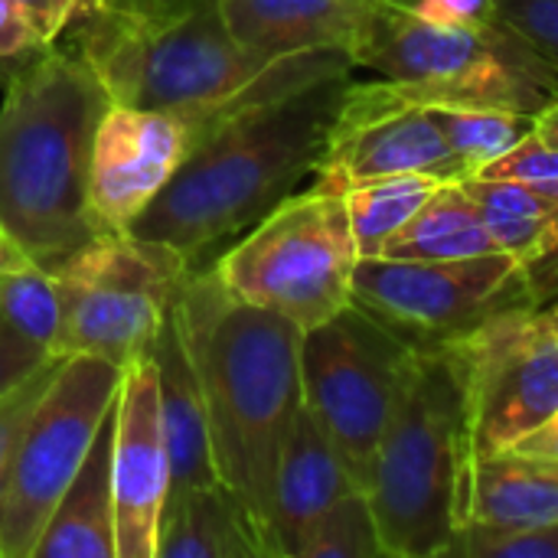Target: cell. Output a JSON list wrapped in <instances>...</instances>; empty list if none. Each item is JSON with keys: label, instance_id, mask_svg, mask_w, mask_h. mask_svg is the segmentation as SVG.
<instances>
[{"label": "cell", "instance_id": "cell-1", "mask_svg": "<svg viewBox=\"0 0 558 558\" xmlns=\"http://www.w3.org/2000/svg\"><path fill=\"white\" fill-rule=\"evenodd\" d=\"M59 39L88 62L108 101L170 111L196 141L248 105L356 69L330 49L258 56L232 36L219 0H78Z\"/></svg>", "mask_w": 558, "mask_h": 558}, {"label": "cell", "instance_id": "cell-2", "mask_svg": "<svg viewBox=\"0 0 558 558\" xmlns=\"http://www.w3.org/2000/svg\"><path fill=\"white\" fill-rule=\"evenodd\" d=\"M173 311L203 389L216 474L245 507L265 553L275 468L304 405V330L235 298L213 265L190 268Z\"/></svg>", "mask_w": 558, "mask_h": 558}, {"label": "cell", "instance_id": "cell-3", "mask_svg": "<svg viewBox=\"0 0 558 558\" xmlns=\"http://www.w3.org/2000/svg\"><path fill=\"white\" fill-rule=\"evenodd\" d=\"M350 82L353 69H343L226 118L196 141L131 235L163 242L196 268L317 170Z\"/></svg>", "mask_w": 558, "mask_h": 558}, {"label": "cell", "instance_id": "cell-4", "mask_svg": "<svg viewBox=\"0 0 558 558\" xmlns=\"http://www.w3.org/2000/svg\"><path fill=\"white\" fill-rule=\"evenodd\" d=\"M0 229L39 268L98 239L88 170L108 92L62 39L0 75Z\"/></svg>", "mask_w": 558, "mask_h": 558}, {"label": "cell", "instance_id": "cell-5", "mask_svg": "<svg viewBox=\"0 0 558 558\" xmlns=\"http://www.w3.org/2000/svg\"><path fill=\"white\" fill-rule=\"evenodd\" d=\"M471 474L461 356L451 343L418 350L363 487L386 558L454 556L468 526Z\"/></svg>", "mask_w": 558, "mask_h": 558}, {"label": "cell", "instance_id": "cell-6", "mask_svg": "<svg viewBox=\"0 0 558 558\" xmlns=\"http://www.w3.org/2000/svg\"><path fill=\"white\" fill-rule=\"evenodd\" d=\"M356 69H373L422 105L504 108L539 114L558 95L553 65L504 20L435 23L379 3L353 52Z\"/></svg>", "mask_w": 558, "mask_h": 558}, {"label": "cell", "instance_id": "cell-7", "mask_svg": "<svg viewBox=\"0 0 558 558\" xmlns=\"http://www.w3.org/2000/svg\"><path fill=\"white\" fill-rule=\"evenodd\" d=\"M356 265L360 248L343 193L314 183L245 229L213 271L245 304L311 330L353 304Z\"/></svg>", "mask_w": 558, "mask_h": 558}, {"label": "cell", "instance_id": "cell-8", "mask_svg": "<svg viewBox=\"0 0 558 558\" xmlns=\"http://www.w3.org/2000/svg\"><path fill=\"white\" fill-rule=\"evenodd\" d=\"M415 353L409 340L356 301L301 337L304 409L333 441L360 487H366Z\"/></svg>", "mask_w": 558, "mask_h": 558}, {"label": "cell", "instance_id": "cell-9", "mask_svg": "<svg viewBox=\"0 0 558 558\" xmlns=\"http://www.w3.org/2000/svg\"><path fill=\"white\" fill-rule=\"evenodd\" d=\"M190 258L150 239L98 235L52 271L65 294L59 356H101L134 363L167 320Z\"/></svg>", "mask_w": 558, "mask_h": 558}, {"label": "cell", "instance_id": "cell-10", "mask_svg": "<svg viewBox=\"0 0 558 558\" xmlns=\"http://www.w3.org/2000/svg\"><path fill=\"white\" fill-rule=\"evenodd\" d=\"M124 366L101 356H65L46 386L13 461L0 504V558H33L65 487L85 464L114 412Z\"/></svg>", "mask_w": 558, "mask_h": 558}, {"label": "cell", "instance_id": "cell-11", "mask_svg": "<svg viewBox=\"0 0 558 558\" xmlns=\"http://www.w3.org/2000/svg\"><path fill=\"white\" fill-rule=\"evenodd\" d=\"M353 301L415 350L458 343L504 311L539 307L530 278L507 252L451 262L360 258Z\"/></svg>", "mask_w": 558, "mask_h": 558}, {"label": "cell", "instance_id": "cell-12", "mask_svg": "<svg viewBox=\"0 0 558 558\" xmlns=\"http://www.w3.org/2000/svg\"><path fill=\"white\" fill-rule=\"evenodd\" d=\"M464 369L474 461L510 451L558 409V330L543 307H513L451 343Z\"/></svg>", "mask_w": 558, "mask_h": 558}, {"label": "cell", "instance_id": "cell-13", "mask_svg": "<svg viewBox=\"0 0 558 558\" xmlns=\"http://www.w3.org/2000/svg\"><path fill=\"white\" fill-rule=\"evenodd\" d=\"M396 173H425L445 183L468 180L428 105L386 78L350 82L314 177L320 186L343 193L353 183Z\"/></svg>", "mask_w": 558, "mask_h": 558}, {"label": "cell", "instance_id": "cell-14", "mask_svg": "<svg viewBox=\"0 0 558 558\" xmlns=\"http://www.w3.org/2000/svg\"><path fill=\"white\" fill-rule=\"evenodd\" d=\"M196 144L193 128L154 108L108 101L88 170V209L98 235H124L167 190Z\"/></svg>", "mask_w": 558, "mask_h": 558}, {"label": "cell", "instance_id": "cell-15", "mask_svg": "<svg viewBox=\"0 0 558 558\" xmlns=\"http://www.w3.org/2000/svg\"><path fill=\"white\" fill-rule=\"evenodd\" d=\"M114 546L118 558H157V536L170 497V451L163 438L157 373L147 350L124 366L111 435Z\"/></svg>", "mask_w": 558, "mask_h": 558}, {"label": "cell", "instance_id": "cell-16", "mask_svg": "<svg viewBox=\"0 0 558 558\" xmlns=\"http://www.w3.org/2000/svg\"><path fill=\"white\" fill-rule=\"evenodd\" d=\"M356 487L360 484L353 481L333 441L301 405L275 468L271 513H268V536H265L268 558H294L304 530L333 500H340Z\"/></svg>", "mask_w": 558, "mask_h": 558}, {"label": "cell", "instance_id": "cell-17", "mask_svg": "<svg viewBox=\"0 0 558 558\" xmlns=\"http://www.w3.org/2000/svg\"><path fill=\"white\" fill-rule=\"evenodd\" d=\"M383 0H219L232 36L268 59L347 52L353 59Z\"/></svg>", "mask_w": 558, "mask_h": 558}, {"label": "cell", "instance_id": "cell-18", "mask_svg": "<svg viewBox=\"0 0 558 558\" xmlns=\"http://www.w3.org/2000/svg\"><path fill=\"white\" fill-rule=\"evenodd\" d=\"M147 356L157 373V399H160L163 438L170 451V494L222 484L216 474L203 389L173 307L160 324L157 337L150 340Z\"/></svg>", "mask_w": 558, "mask_h": 558}, {"label": "cell", "instance_id": "cell-19", "mask_svg": "<svg viewBox=\"0 0 558 558\" xmlns=\"http://www.w3.org/2000/svg\"><path fill=\"white\" fill-rule=\"evenodd\" d=\"M474 193L500 252L513 255L530 278L539 307L558 298V199L520 180L471 177Z\"/></svg>", "mask_w": 558, "mask_h": 558}, {"label": "cell", "instance_id": "cell-20", "mask_svg": "<svg viewBox=\"0 0 558 558\" xmlns=\"http://www.w3.org/2000/svg\"><path fill=\"white\" fill-rule=\"evenodd\" d=\"M114 412L98 432L85 464L65 487L33 558H118L114 546V484H111Z\"/></svg>", "mask_w": 558, "mask_h": 558}, {"label": "cell", "instance_id": "cell-21", "mask_svg": "<svg viewBox=\"0 0 558 558\" xmlns=\"http://www.w3.org/2000/svg\"><path fill=\"white\" fill-rule=\"evenodd\" d=\"M558 520V461L500 451L474 461L468 523L523 530Z\"/></svg>", "mask_w": 558, "mask_h": 558}, {"label": "cell", "instance_id": "cell-22", "mask_svg": "<svg viewBox=\"0 0 558 558\" xmlns=\"http://www.w3.org/2000/svg\"><path fill=\"white\" fill-rule=\"evenodd\" d=\"M157 558H265L245 507L226 484L170 494Z\"/></svg>", "mask_w": 558, "mask_h": 558}, {"label": "cell", "instance_id": "cell-23", "mask_svg": "<svg viewBox=\"0 0 558 558\" xmlns=\"http://www.w3.org/2000/svg\"><path fill=\"white\" fill-rule=\"evenodd\" d=\"M500 252L474 193L464 180L441 183L422 209L383 245L376 258L399 262H451Z\"/></svg>", "mask_w": 558, "mask_h": 558}, {"label": "cell", "instance_id": "cell-24", "mask_svg": "<svg viewBox=\"0 0 558 558\" xmlns=\"http://www.w3.org/2000/svg\"><path fill=\"white\" fill-rule=\"evenodd\" d=\"M441 183L445 180L425 173H396V177H379L347 186L343 199H347L360 258H376L383 245L422 209V203Z\"/></svg>", "mask_w": 558, "mask_h": 558}, {"label": "cell", "instance_id": "cell-25", "mask_svg": "<svg viewBox=\"0 0 558 558\" xmlns=\"http://www.w3.org/2000/svg\"><path fill=\"white\" fill-rule=\"evenodd\" d=\"M428 114L441 128L458 163L468 170V180L494 160L507 157L526 137H533V114H517L504 108L428 105Z\"/></svg>", "mask_w": 558, "mask_h": 558}, {"label": "cell", "instance_id": "cell-26", "mask_svg": "<svg viewBox=\"0 0 558 558\" xmlns=\"http://www.w3.org/2000/svg\"><path fill=\"white\" fill-rule=\"evenodd\" d=\"M0 314L46 353L59 356V333L65 314V294L52 268H20L0 275Z\"/></svg>", "mask_w": 558, "mask_h": 558}, {"label": "cell", "instance_id": "cell-27", "mask_svg": "<svg viewBox=\"0 0 558 558\" xmlns=\"http://www.w3.org/2000/svg\"><path fill=\"white\" fill-rule=\"evenodd\" d=\"M294 558H386L379 523L363 487L333 500L301 536Z\"/></svg>", "mask_w": 558, "mask_h": 558}, {"label": "cell", "instance_id": "cell-28", "mask_svg": "<svg viewBox=\"0 0 558 558\" xmlns=\"http://www.w3.org/2000/svg\"><path fill=\"white\" fill-rule=\"evenodd\" d=\"M464 558H558V520L523 526V530H490L468 523L458 539Z\"/></svg>", "mask_w": 558, "mask_h": 558}, {"label": "cell", "instance_id": "cell-29", "mask_svg": "<svg viewBox=\"0 0 558 558\" xmlns=\"http://www.w3.org/2000/svg\"><path fill=\"white\" fill-rule=\"evenodd\" d=\"M65 356H52L46 360L33 376H26L16 389H10L3 399H0V504H3V494H7V484H10V471H13V461H16V451H20V441H23V432L46 392V386L52 383L56 369L62 366Z\"/></svg>", "mask_w": 558, "mask_h": 558}, {"label": "cell", "instance_id": "cell-30", "mask_svg": "<svg viewBox=\"0 0 558 558\" xmlns=\"http://www.w3.org/2000/svg\"><path fill=\"white\" fill-rule=\"evenodd\" d=\"M477 177H500V180H520L530 183L558 199V150L543 144L539 137H526L520 147H513L507 157L484 167Z\"/></svg>", "mask_w": 558, "mask_h": 558}, {"label": "cell", "instance_id": "cell-31", "mask_svg": "<svg viewBox=\"0 0 558 558\" xmlns=\"http://www.w3.org/2000/svg\"><path fill=\"white\" fill-rule=\"evenodd\" d=\"M500 20L513 26L558 75V0H500Z\"/></svg>", "mask_w": 558, "mask_h": 558}, {"label": "cell", "instance_id": "cell-32", "mask_svg": "<svg viewBox=\"0 0 558 558\" xmlns=\"http://www.w3.org/2000/svg\"><path fill=\"white\" fill-rule=\"evenodd\" d=\"M52 353H46L39 343L23 337L3 314H0V399L16 389L26 376H33Z\"/></svg>", "mask_w": 558, "mask_h": 558}, {"label": "cell", "instance_id": "cell-33", "mask_svg": "<svg viewBox=\"0 0 558 558\" xmlns=\"http://www.w3.org/2000/svg\"><path fill=\"white\" fill-rule=\"evenodd\" d=\"M43 46L49 43L36 33V26L16 7V0H0V75L36 56Z\"/></svg>", "mask_w": 558, "mask_h": 558}, {"label": "cell", "instance_id": "cell-34", "mask_svg": "<svg viewBox=\"0 0 558 558\" xmlns=\"http://www.w3.org/2000/svg\"><path fill=\"white\" fill-rule=\"evenodd\" d=\"M418 13L435 23H490L500 20V0H422Z\"/></svg>", "mask_w": 558, "mask_h": 558}, {"label": "cell", "instance_id": "cell-35", "mask_svg": "<svg viewBox=\"0 0 558 558\" xmlns=\"http://www.w3.org/2000/svg\"><path fill=\"white\" fill-rule=\"evenodd\" d=\"M16 7L26 13V20L36 26V33L46 43H56L62 36V29L69 26L78 0H16Z\"/></svg>", "mask_w": 558, "mask_h": 558}, {"label": "cell", "instance_id": "cell-36", "mask_svg": "<svg viewBox=\"0 0 558 558\" xmlns=\"http://www.w3.org/2000/svg\"><path fill=\"white\" fill-rule=\"evenodd\" d=\"M510 451H520V454H533V458H553L558 461V409L543 422L536 425L526 438H520Z\"/></svg>", "mask_w": 558, "mask_h": 558}, {"label": "cell", "instance_id": "cell-37", "mask_svg": "<svg viewBox=\"0 0 558 558\" xmlns=\"http://www.w3.org/2000/svg\"><path fill=\"white\" fill-rule=\"evenodd\" d=\"M533 137H539L543 144L558 150V95L533 118Z\"/></svg>", "mask_w": 558, "mask_h": 558}, {"label": "cell", "instance_id": "cell-38", "mask_svg": "<svg viewBox=\"0 0 558 558\" xmlns=\"http://www.w3.org/2000/svg\"><path fill=\"white\" fill-rule=\"evenodd\" d=\"M33 262L26 258V252L0 229V275H10V271H20V268H29Z\"/></svg>", "mask_w": 558, "mask_h": 558}, {"label": "cell", "instance_id": "cell-39", "mask_svg": "<svg viewBox=\"0 0 558 558\" xmlns=\"http://www.w3.org/2000/svg\"><path fill=\"white\" fill-rule=\"evenodd\" d=\"M383 3H392L399 10H418L422 7V0H383Z\"/></svg>", "mask_w": 558, "mask_h": 558}, {"label": "cell", "instance_id": "cell-40", "mask_svg": "<svg viewBox=\"0 0 558 558\" xmlns=\"http://www.w3.org/2000/svg\"><path fill=\"white\" fill-rule=\"evenodd\" d=\"M543 311H546V317L553 320V327L558 330V298H553V301H549V304H546Z\"/></svg>", "mask_w": 558, "mask_h": 558}]
</instances>
